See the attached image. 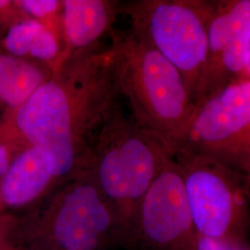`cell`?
Masks as SVG:
<instances>
[{
  "mask_svg": "<svg viewBox=\"0 0 250 250\" xmlns=\"http://www.w3.org/2000/svg\"><path fill=\"white\" fill-rule=\"evenodd\" d=\"M197 233L249 240L250 180L218 161L175 152Z\"/></svg>",
  "mask_w": 250,
  "mask_h": 250,
  "instance_id": "6",
  "label": "cell"
},
{
  "mask_svg": "<svg viewBox=\"0 0 250 250\" xmlns=\"http://www.w3.org/2000/svg\"><path fill=\"white\" fill-rule=\"evenodd\" d=\"M15 3L30 18L35 19L48 28L64 49L62 0H15Z\"/></svg>",
  "mask_w": 250,
  "mask_h": 250,
  "instance_id": "14",
  "label": "cell"
},
{
  "mask_svg": "<svg viewBox=\"0 0 250 250\" xmlns=\"http://www.w3.org/2000/svg\"><path fill=\"white\" fill-rule=\"evenodd\" d=\"M53 73L50 67L0 51V107L16 109Z\"/></svg>",
  "mask_w": 250,
  "mask_h": 250,
  "instance_id": "13",
  "label": "cell"
},
{
  "mask_svg": "<svg viewBox=\"0 0 250 250\" xmlns=\"http://www.w3.org/2000/svg\"><path fill=\"white\" fill-rule=\"evenodd\" d=\"M19 217L11 211L0 214V250H8L18 246Z\"/></svg>",
  "mask_w": 250,
  "mask_h": 250,
  "instance_id": "16",
  "label": "cell"
},
{
  "mask_svg": "<svg viewBox=\"0 0 250 250\" xmlns=\"http://www.w3.org/2000/svg\"><path fill=\"white\" fill-rule=\"evenodd\" d=\"M197 250H250L249 240L212 238L198 234Z\"/></svg>",
  "mask_w": 250,
  "mask_h": 250,
  "instance_id": "18",
  "label": "cell"
},
{
  "mask_svg": "<svg viewBox=\"0 0 250 250\" xmlns=\"http://www.w3.org/2000/svg\"><path fill=\"white\" fill-rule=\"evenodd\" d=\"M175 152L209 158L250 180V79L233 81L197 105Z\"/></svg>",
  "mask_w": 250,
  "mask_h": 250,
  "instance_id": "7",
  "label": "cell"
},
{
  "mask_svg": "<svg viewBox=\"0 0 250 250\" xmlns=\"http://www.w3.org/2000/svg\"><path fill=\"white\" fill-rule=\"evenodd\" d=\"M21 250V248H20V250Z\"/></svg>",
  "mask_w": 250,
  "mask_h": 250,
  "instance_id": "24",
  "label": "cell"
},
{
  "mask_svg": "<svg viewBox=\"0 0 250 250\" xmlns=\"http://www.w3.org/2000/svg\"><path fill=\"white\" fill-rule=\"evenodd\" d=\"M62 4L64 49L60 63L100 45V39L108 35L121 14L122 1L62 0Z\"/></svg>",
  "mask_w": 250,
  "mask_h": 250,
  "instance_id": "11",
  "label": "cell"
},
{
  "mask_svg": "<svg viewBox=\"0 0 250 250\" xmlns=\"http://www.w3.org/2000/svg\"><path fill=\"white\" fill-rule=\"evenodd\" d=\"M0 51L45 64L54 71L60 63L63 49L48 28L35 19L28 18L14 24L3 36Z\"/></svg>",
  "mask_w": 250,
  "mask_h": 250,
  "instance_id": "12",
  "label": "cell"
},
{
  "mask_svg": "<svg viewBox=\"0 0 250 250\" xmlns=\"http://www.w3.org/2000/svg\"><path fill=\"white\" fill-rule=\"evenodd\" d=\"M27 145L19 138L7 125L0 122V180L9 170L19 152Z\"/></svg>",
  "mask_w": 250,
  "mask_h": 250,
  "instance_id": "15",
  "label": "cell"
},
{
  "mask_svg": "<svg viewBox=\"0 0 250 250\" xmlns=\"http://www.w3.org/2000/svg\"><path fill=\"white\" fill-rule=\"evenodd\" d=\"M28 18L15 0H0V40L14 24Z\"/></svg>",
  "mask_w": 250,
  "mask_h": 250,
  "instance_id": "17",
  "label": "cell"
},
{
  "mask_svg": "<svg viewBox=\"0 0 250 250\" xmlns=\"http://www.w3.org/2000/svg\"><path fill=\"white\" fill-rule=\"evenodd\" d=\"M197 233L173 157L152 183L128 231L126 250H197Z\"/></svg>",
  "mask_w": 250,
  "mask_h": 250,
  "instance_id": "8",
  "label": "cell"
},
{
  "mask_svg": "<svg viewBox=\"0 0 250 250\" xmlns=\"http://www.w3.org/2000/svg\"><path fill=\"white\" fill-rule=\"evenodd\" d=\"M212 5V0H134L121 6L134 32L182 74L194 103L207 59Z\"/></svg>",
  "mask_w": 250,
  "mask_h": 250,
  "instance_id": "5",
  "label": "cell"
},
{
  "mask_svg": "<svg viewBox=\"0 0 250 250\" xmlns=\"http://www.w3.org/2000/svg\"><path fill=\"white\" fill-rule=\"evenodd\" d=\"M109 46L64 59L51 77L2 121L38 148L62 183L88 173L100 127L120 104Z\"/></svg>",
  "mask_w": 250,
  "mask_h": 250,
  "instance_id": "1",
  "label": "cell"
},
{
  "mask_svg": "<svg viewBox=\"0 0 250 250\" xmlns=\"http://www.w3.org/2000/svg\"><path fill=\"white\" fill-rule=\"evenodd\" d=\"M61 185L40 150L26 146L0 180V197L8 211L26 210Z\"/></svg>",
  "mask_w": 250,
  "mask_h": 250,
  "instance_id": "10",
  "label": "cell"
},
{
  "mask_svg": "<svg viewBox=\"0 0 250 250\" xmlns=\"http://www.w3.org/2000/svg\"><path fill=\"white\" fill-rule=\"evenodd\" d=\"M242 78L244 79H250V53H249V61H248V65L247 68L245 70V72L242 76Z\"/></svg>",
  "mask_w": 250,
  "mask_h": 250,
  "instance_id": "19",
  "label": "cell"
},
{
  "mask_svg": "<svg viewBox=\"0 0 250 250\" xmlns=\"http://www.w3.org/2000/svg\"><path fill=\"white\" fill-rule=\"evenodd\" d=\"M171 157L168 146L126 115L121 104L100 127L88 173L115 208L127 235L139 204Z\"/></svg>",
  "mask_w": 250,
  "mask_h": 250,
  "instance_id": "4",
  "label": "cell"
},
{
  "mask_svg": "<svg viewBox=\"0 0 250 250\" xmlns=\"http://www.w3.org/2000/svg\"><path fill=\"white\" fill-rule=\"evenodd\" d=\"M34 250V249H30V250Z\"/></svg>",
  "mask_w": 250,
  "mask_h": 250,
  "instance_id": "22",
  "label": "cell"
},
{
  "mask_svg": "<svg viewBox=\"0 0 250 250\" xmlns=\"http://www.w3.org/2000/svg\"><path fill=\"white\" fill-rule=\"evenodd\" d=\"M108 36L120 96L134 121L159 136L173 156L196 109L182 74L131 27H113Z\"/></svg>",
  "mask_w": 250,
  "mask_h": 250,
  "instance_id": "2",
  "label": "cell"
},
{
  "mask_svg": "<svg viewBox=\"0 0 250 250\" xmlns=\"http://www.w3.org/2000/svg\"><path fill=\"white\" fill-rule=\"evenodd\" d=\"M1 121H2V117H0V122H1Z\"/></svg>",
  "mask_w": 250,
  "mask_h": 250,
  "instance_id": "23",
  "label": "cell"
},
{
  "mask_svg": "<svg viewBox=\"0 0 250 250\" xmlns=\"http://www.w3.org/2000/svg\"><path fill=\"white\" fill-rule=\"evenodd\" d=\"M250 45V0L213 1L208 25L205 66L195 105L233 81L241 79Z\"/></svg>",
  "mask_w": 250,
  "mask_h": 250,
  "instance_id": "9",
  "label": "cell"
},
{
  "mask_svg": "<svg viewBox=\"0 0 250 250\" xmlns=\"http://www.w3.org/2000/svg\"><path fill=\"white\" fill-rule=\"evenodd\" d=\"M20 250V247L19 246H13V247H11L10 249H9L8 250Z\"/></svg>",
  "mask_w": 250,
  "mask_h": 250,
  "instance_id": "21",
  "label": "cell"
},
{
  "mask_svg": "<svg viewBox=\"0 0 250 250\" xmlns=\"http://www.w3.org/2000/svg\"></svg>",
  "mask_w": 250,
  "mask_h": 250,
  "instance_id": "25",
  "label": "cell"
},
{
  "mask_svg": "<svg viewBox=\"0 0 250 250\" xmlns=\"http://www.w3.org/2000/svg\"><path fill=\"white\" fill-rule=\"evenodd\" d=\"M126 229L89 173L67 181L19 217L21 250L125 249Z\"/></svg>",
  "mask_w": 250,
  "mask_h": 250,
  "instance_id": "3",
  "label": "cell"
},
{
  "mask_svg": "<svg viewBox=\"0 0 250 250\" xmlns=\"http://www.w3.org/2000/svg\"><path fill=\"white\" fill-rule=\"evenodd\" d=\"M5 211H8V210L6 209L5 206H4V204H3V202H2V199H1V197H0V214H1V213H3V212H5Z\"/></svg>",
  "mask_w": 250,
  "mask_h": 250,
  "instance_id": "20",
  "label": "cell"
}]
</instances>
